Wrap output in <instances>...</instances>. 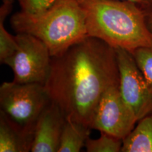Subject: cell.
Returning a JSON list of instances; mask_svg holds the SVG:
<instances>
[{
  "instance_id": "2",
  "label": "cell",
  "mask_w": 152,
  "mask_h": 152,
  "mask_svg": "<svg viewBox=\"0 0 152 152\" xmlns=\"http://www.w3.org/2000/svg\"><path fill=\"white\" fill-rule=\"evenodd\" d=\"M85 16L87 35L113 48L132 53L152 48V34L140 5L125 0H78Z\"/></svg>"
},
{
  "instance_id": "13",
  "label": "cell",
  "mask_w": 152,
  "mask_h": 152,
  "mask_svg": "<svg viewBox=\"0 0 152 152\" xmlns=\"http://www.w3.org/2000/svg\"><path fill=\"white\" fill-rule=\"evenodd\" d=\"M99 138L87 139L85 148L87 152H119L123 147V140L104 132H100Z\"/></svg>"
},
{
  "instance_id": "12",
  "label": "cell",
  "mask_w": 152,
  "mask_h": 152,
  "mask_svg": "<svg viewBox=\"0 0 152 152\" xmlns=\"http://www.w3.org/2000/svg\"><path fill=\"white\" fill-rule=\"evenodd\" d=\"M12 9L11 5H1L0 8V61L3 64L11 56L18 47L15 36L11 35L4 27V20Z\"/></svg>"
},
{
  "instance_id": "3",
  "label": "cell",
  "mask_w": 152,
  "mask_h": 152,
  "mask_svg": "<svg viewBox=\"0 0 152 152\" xmlns=\"http://www.w3.org/2000/svg\"><path fill=\"white\" fill-rule=\"evenodd\" d=\"M11 25L16 33L30 34L45 42L52 56L63 54L88 37L85 13L78 0H57L39 14L20 11L11 17Z\"/></svg>"
},
{
  "instance_id": "14",
  "label": "cell",
  "mask_w": 152,
  "mask_h": 152,
  "mask_svg": "<svg viewBox=\"0 0 152 152\" xmlns=\"http://www.w3.org/2000/svg\"><path fill=\"white\" fill-rule=\"evenodd\" d=\"M132 54L152 89V48L140 47L133 51Z\"/></svg>"
},
{
  "instance_id": "8",
  "label": "cell",
  "mask_w": 152,
  "mask_h": 152,
  "mask_svg": "<svg viewBox=\"0 0 152 152\" xmlns=\"http://www.w3.org/2000/svg\"><path fill=\"white\" fill-rule=\"evenodd\" d=\"M66 118L52 102L45 108L36 123L32 152H58Z\"/></svg>"
},
{
  "instance_id": "17",
  "label": "cell",
  "mask_w": 152,
  "mask_h": 152,
  "mask_svg": "<svg viewBox=\"0 0 152 152\" xmlns=\"http://www.w3.org/2000/svg\"><path fill=\"white\" fill-rule=\"evenodd\" d=\"M125 1H132L140 6H144V5H148L152 4V0H125Z\"/></svg>"
},
{
  "instance_id": "15",
  "label": "cell",
  "mask_w": 152,
  "mask_h": 152,
  "mask_svg": "<svg viewBox=\"0 0 152 152\" xmlns=\"http://www.w3.org/2000/svg\"><path fill=\"white\" fill-rule=\"evenodd\" d=\"M21 11L29 14H39L53 7L57 0H18Z\"/></svg>"
},
{
  "instance_id": "6",
  "label": "cell",
  "mask_w": 152,
  "mask_h": 152,
  "mask_svg": "<svg viewBox=\"0 0 152 152\" xmlns=\"http://www.w3.org/2000/svg\"><path fill=\"white\" fill-rule=\"evenodd\" d=\"M119 70V90L125 103L139 121L152 111V89L132 53L115 49Z\"/></svg>"
},
{
  "instance_id": "11",
  "label": "cell",
  "mask_w": 152,
  "mask_h": 152,
  "mask_svg": "<svg viewBox=\"0 0 152 152\" xmlns=\"http://www.w3.org/2000/svg\"><path fill=\"white\" fill-rule=\"evenodd\" d=\"M90 128L75 121L66 120L58 152H79L90 137Z\"/></svg>"
},
{
  "instance_id": "1",
  "label": "cell",
  "mask_w": 152,
  "mask_h": 152,
  "mask_svg": "<svg viewBox=\"0 0 152 152\" xmlns=\"http://www.w3.org/2000/svg\"><path fill=\"white\" fill-rule=\"evenodd\" d=\"M114 86H119L115 49L90 36L52 56L45 85L66 119L90 129L101 98Z\"/></svg>"
},
{
  "instance_id": "9",
  "label": "cell",
  "mask_w": 152,
  "mask_h": 152,
  "mask_svg": "<svg viewBox=\"0 0 152 152\" xmlns=\"http://www.w3.org/2000/svg\"><path fill=\"white\" fill-rule=\"evenodd\" d=\"M33 136L26 134L0 112V151H31Z\"/></svg>"
},
{
  "instance_id": "4",
  "label": "cell",
  "mask_w": 152,
  "mask_h": 152,
  "mask_svg": "<svg viewBox=\"0 0 152 152\" xmlns=\"http://www.w3.org/2000/svg\"><path fill=\"white\" fill-rule=\"evenodd\" d=\"M51 102L45 85L39 83L4 82L0 87V112L30 135L33 136L39 115Z\"/></svg>"
},
{
  "instance_id": "16",
  "label": "cell",
  "mask_w": 152,
  "mask_h": 152,
  "mask_svg": "<svg viewBox=\"0 0 152 152\" xmlns=\"http://www.w3.org/2000/svg\"><path fill=\"white\" fill-rule=\"evenodd\" d=\"M143 9L145 23L149 31L152 34V4L141 6Z\"/></svg>"
},
{
  "instance_id": "7",
  "label": "cell",
  "mask_w": 152,
  "mask_h": 152,
  "mask_svg": "<svg viewBox=\"0 0 152 152\" xmlns=\"http://www.w3.org/2000/svg\"><path fill=\"white\" fill-rule=\"evenodd\" d=\"M137 122L132 110L123 101L119 86H114L108 89L101 98L93 118L92 129L123 140Z\"/></svg>"
},
{
  "instance_id": "18",
  "label": "cell",
  "mask_w": 152,
  "mask_h": 152,
  "mask_svg": "<svg viewBox=\"0 0 152 152\" xmlns=\"http://www.w3.org/2000/svg\"><path fill=\"white\" fill-rule=\"evenodd\" d=\"M13 2H14V0H2L3 4L12 6Z\"/></svg>"
},
{
  "instance_id": "5",
  "label": "cell",
  "mask_w": 152,
  "mask_h": 152,
  "mask_svg": "<svg viewBox=\"0 0 152 152\" xmlns=\"http://www.w3.org/2000/svg\"><path fill=\"white\" fill-rule=\"evenodd\" d=\"M17 49L4 64L14 73V82L45 85L50 72L52 55L46 44L27 33L15 35Z\"/></svg>"
},
{
  "instance_id": "10",
  "label": "cell",
  "mask_w": 152,
  "mask_h": 152,
  "mask_svg": "<svg viewBox=\"0 0 152 152\" xmlns=\"http://www.w3.org/2000/svg\"><path fill=\"white\" fill-rule=\"evenodd\" d=\"M122 152H152V111L123 140Z\"/></svg>"
}]
</instances>
